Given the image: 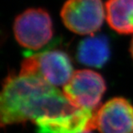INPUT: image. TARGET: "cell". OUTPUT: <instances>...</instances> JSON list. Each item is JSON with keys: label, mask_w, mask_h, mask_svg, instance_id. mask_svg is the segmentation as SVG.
<instances>
[{"label": "cell", "mask_w": 133, "mask_h": 133, "mask_svg": "<svg viewBox=\"0 0 133 133\" xmlns=\"http://www.w3.org/2000/svg\"><path fill=\"white\" fill-rule=\"evenodd\" d=\"M130 52H131V57H132V59H133V38H132L131 42V47H130Z\"/></svg>", "instance_id": "30bf717a"}, {"label": "cell", "mask_w": 133, "mask_h": 133, "mask_svg": "<svg viewBox=\"0 0 133 133\" xmlns=\"http://www.w3.org/2000/svg\"><path fill=\"white\" fill-rule=\"evenodd\" d=\"M70 57L62 50H48L23 61L19 74L34 76L54 87H63L74 74Z\"/></svg>", "instance_id": "7a4b0ae2"}, {"label": "cell", "mask_w": 133, "mask_h": 133, "mask_svg": "<svg viewBox=\"0 0 133 133\" xmlns=\"http://www.w3.org/2000/svg\"><path fill=\"white\" fill-rule=\"evenodd\" d=\"M17 42L29 49H39L53 36V23L47 10L31 8L19 14L13 24Z\"/></svg>", "instance_id": "3957f363"}, {"label": "cell", "mask_w": 133, "mask_h": 133, "mask_svg": "<svg viewBox=\"0 0 133 133\" xmlns=\"http://www.w3.org/2000/svg\"><path fill=\"white\" fill-rule=\"evenodd\" d=\"M94 126L99 133H133V105L120 97L106 101L95 112Z\"/></svg>", "instance_id": "8992f818"}, {"label": "cell", "mask_w": 133, "mask_h": 133, "mask_svg": "<svg viewBox=\"0 0 133 133\" xmlns=\"http://www.w3.org/2000/svg\"><path fill=\"white\" fill-rule=\"evenodd\" d=\"M105 8L106 21L113 30L133 34V0H107Z\"/></svg>", "instance_id": "9c48e42d"}, {"label": "cell", "mask_w": 133, "mask_h": 133, "mask_svg": "<svg viewBox=\"0 0 133 133\" xmlns=\"http://www.w3.org/2000/svg\"><path fill=\"white\" fill-rule=\"evenodd\" d=\"M82 133H94V132H92V131H85V132H82Z\"/></svg>", "instance_id": "8fae6325"}, {"label": "cell", "mask_w": 133, "mask_h": 133, "mask_svg": "<svg viewBox=\"0 0 133 133\" xmlns=\"http://www.w3.org/2000/svg\"><path fill=\"white\" fill-rule=\"evenodd\" d=\"M106 84L100 74L90 69L77 70L62 87V92L77 108L96 111L99 105Z\"/></svg>", "instance_id": "277c9868"}, {"label": "cell", "mask_w": 133, "mask_h": 133, "mask_svg": "<svg viewBox=\"0 0 133 133\" xmlns=\"http://www.w3.org/2000/svg\"><path fill=\"white\" fill-rule=\"evenodd\" d=\"M77 107L59 89L34 76L9 74L0 96L1 125L34 123L37 119L71 113Z\"/></svg>", "instance_id": "6da1fadb"}, {"label": "cell", "mask_w": 133, "mask_h": 133, "mask_svg": "<svg viewBox=\"0 0 133 133\" xmlns=\"http://www.w3.org/2000/svg\"><path fill=\"white\" fill-rule=\"evenodd\" d=\"M111 55L107 37L102 35H91L79 42L76 56L79 63L92 68H102Z\"/></svg>", "instance_id": "ba28073f"}, {"label": "cell", "mask_w": 133, "mask_h": 133, "mask_svg": "<svg viewBox=\"0 0 133 133\" xmlns=\"http://www.w3.org/2000/svg\"><path fill=\"white\" fill-rule=\"evenodd\" d=\"M97 111V110H96ZM96 111L77 108L71 113L37 119L36 133H82L95 130Z\"/></svg>", "instance_id": "52a82bcc"}, {"label": "cell", "mask_w": 133, "mask_h": 133, "mask_svg": "<svg viewBox=\"0 0 133 133\" xmlns=\"http://www.w3.org/2000/svg\"><path fill=\"white\" fill-rule=\"evenodd\" d=\"M105 17L101 0H68L61 10L66 29L79 35H94L99 30Z\"/></svg>", "instance_id": "5b68a950"}]
</instances>
